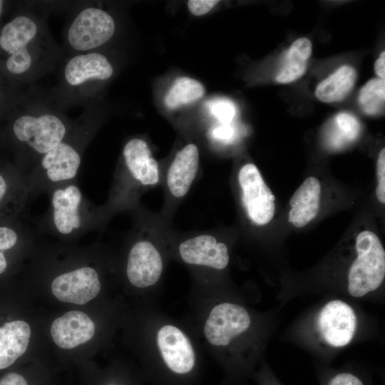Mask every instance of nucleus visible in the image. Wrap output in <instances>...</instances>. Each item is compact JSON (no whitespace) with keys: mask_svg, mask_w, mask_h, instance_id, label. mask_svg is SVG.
Wrapping results in <instances>:
<instances>
[{"mask_svg":"<svg viewBox=\"0 0 385 385\" xmlns=\"http://www.w3.org/2000/svg\"><path fill=\"white\" fill-rule=\"evenodd\" d=\"M113 73L112 63L100 51L71 55L61 67L50 98L61 110L75 105L88 108L98 86Z\"/></svg>","mask_w":385,"mask_h":385,"instance_id":"5","label":"nucleus"},{"mask_svg":"<svg viewBox=\"0 0 385 385\" xmlns=\"http://www.w3.org/2000/svg\"><path fill=\"white\" fill-rule=\"evenodd\" d=\"M96 129L88 107L66 138L43 155L25 175L30 199L77 180L84 152Z\"/></svg>","mask_w":385,"mask_h":385,"instance_id":"3","label":"nucleus"},{"mask_svg":"<svg viewBox=\"0 0 385 385\" xmlns=\"http://www.w3.org/2000/svg\"><path fill=\"white\" fill-rule=\"evenodd\" d=\"M312 51V43L308 38L296 40L285 54L284 63L276 75V81L280 83H287L300 78L307 70Z\"/></svg>","mask_w":385,"mask_h":385,"instance_id":"21","label":"nucleus"},{"mask_svg":"<svg viewBox=\"0 0 385 385\" xmlns=\"http://www.w3.org/2000/svg\"><path fill=\"white\" fill-rule=\"evenodd\" d=\"M377 185L376 195L379 201L385 202V149L381 150L376 165Z\"/></svg>","mask_w":385,"mask_h":385,"instance_id":"27","label":"nucleus"},{"mask_svg":"<svg viewBox=\"0 0 385 385\" xmlns=\"http://www.w3.org/2000/svg\"><path fill=\"white\" fill-rule=\"evenodd\" d=\"M251 318L243 307L233 303H221L211 310L204 326L207 340L214 346H226L245 332Z\"/></svg>","mask_w":385,"mask_h":385,"instance_id":"9","label":"nucleus"},{"mask_svg":"<svg viewBox=\"0 0 385 385\" xmlns=\"http://www.w3.org/2000/svg\"><path fill=\"white\" fill-rule=\"evenodd\" d=\"M95 324L81 311H71L56 319L51 327L54 343L62 349H72L92 339Z\"/></svg>","mask_w":385,"mask_h":385,"instance_id":"17","label":"nucleus"},{"mask_svg":"<svg viewBox=\"0 0 385 385\" xmlns=\"http://www.w3.org/2000/svg\"><path fill=\"white\" fill-rule=\"evenodd\" d=\"M157 343L170 372L184 376L193 371L195 355L190 340L180 329L173 325L162 327L157 334Z\"/></svg>","mask_w":385,"mask_h":385,"instance_id":"11","label":"nucleus"},{"mask_svg":"<svg viewBox=\"0 0 385 385\" xmlns=\"http://www.w3.org/2000/svg\"><path fill=\"white\" fill-rule=\"evenodd\" d=\"M47 211L36 221L38 233L73 240L101 225L104 213L91 205L77 180L60 185L49 193Z\"/></svg>","mask_w":385,"mask_h":385,"instance_id":"4","label":"nucleus"},{"mask_svg":"<svg viewBox=\"0 0 385 385\" xmlns=\"http://www.w3.org/2000/svg\"><path fill=\"white\" fill-rule=\"evenodd\" d=\"M238 181L242 202L248 217L258 225L269 223L274 214L275 197L257 167L253 163L244 165L239 171Z\"/></svg>","mask_w":385,"mask_h":385,"instance_id":"8","label":"nucleus"},{"mask_svg":"<svg viewBox=\"0 0 385 385\" xmlns=\"http://www.w3.org/2000/svg\"><path fill=\"white\" fill-rule=\"evenodd\" d=\"M212 135L219 140L227 142L232 139L235 129L230 123H222L212 130Z\"/></svg>","mask_w":385,"mask_h":385,"instance_id":"30","label":"nucleus"},{"mask_svg":"<svg viewBox=\"0 0 385 385\" xmlns=\"http://www.w3.org/2000/svg\"><path fill=\"white\" fill-rule=\"evenodd\" d=\"M357 257L348 274V292L361 297L376 290L385 276V251L378 236L373 232H361L356 240Z\"/></svg>","mask_w":385,"mask_h":385,"instance_id":"7","label":"nucleus"},{"mask_svg":"<svg viewBox=\"0 0 385 385\" xmlns=\"http://www.w3.org/2000/svg\"><path fill=\"white\" fill-rule=\"evenodd\" d=\"M205 93L203 86L197 80L189 77L178 78L165 98L166 106L177 109L184 105L201 98Z\"/></svg>","mask_w":385,"mask_h":385,"instance_id":"24","label":"nucleus"},{"mask_svg":"<svg viewBox=\"0 0 385 385\" xmlns=\"http://www.w3.org/2000/svg\"><path fill=\"white\" fill-rule=\"evenodd\" d=\"M31 328L22 320H15L0 327V369L13 364L24 354L29 343Z\"/></svg>","mask_w":385,"mask_h":385,"instance_id":"20","label":"nucleus"},{"mask_svg":"<svg viewBox=\"0 0 385 385\" xmlns=\"http://www.w3.org/2000/svg\"><path fill=\"white\" fill-rule=\"evenodd\" d=\"M318 327L327 343L335 347L344 346L354 337L356 317L348 304L341 300H332L321 309Z\"/></svg>","mask_w":385,"mask_h":385,"instance_id":"12","label":"nucleus"},{"mask_svg":"<svg viewBox=\"0 0 385 385\" xmlns=\"http://www.w3.org/2000/svg\"><path fill=\"white\" fill-rule=\"evenodd\" d=\"M0 49L7 55V71L31 82L53 69L61 57L44 14L31 5L30 11L17 15L3 26Z\"/></svg>","mask_w":385,"mask_h":385,"instance_id":"1","label":"nucleus"},{"mask_svg":"<svg viewBox=\"0 0 385 385\" xmlns=\"http://www.w3.org/2000/svg\"><path fill=\"white\" fill-rule=\"evenodd\" d=\"M328 385H364V384L354 374L348 372H342L332 376Z\"/></svg>","mask_w":385,"mask_h":385,"instance_id":"29","label":"nucleus"},{"mask_svg":"<svg viewBox=\"0 0 385 385\" xmlns=\"http://www.w3.org/2000/svg\"><path fill=\"white\" fill-rule=\"evenodd\" d=\"M360 132L357 118L351 113L342 112L334 118L326 134L327 145L332 149H340L354 141Z\"/></svg>","mask_w":385,"mask_h":385,"instance_id":"23","label":"nucleus"},{"mask_svg":"<svg viewBox=\"0 0 385 385\" xmlns=\"http://www.w3.org/2000/svg\"><path fill=\"white\" fill-rule=\"evenodd\" d=\"M0 385H29L26 379L16 372H9L0 379Z\"/></svg>","mask_w":385,"mask_h":385,"instance_id":"31","label":"nucleus"},{"mask_svg":"<svg viewBox=\"0 0 385 385\" xmlns=\"http://www.w3.org/2000/svg\"><path fill=\"white\" fill-rule=\"evenodd\" d=\"M218 2L216 0H190L187 5L193 15L200 16L208 13Z\"/></svg>","mask_w":385,"mask_h":385,"instance_id":"28","label":"nucleus"},{"mask_svg":"<svg viewBox=\"0 0 385 385\" xmlns=\"http://www.w3.org/2000/svg\"><path fill=\"white\" fill-rule=\"evenodd\" d=\"M384 79L374 78L368 81L361 89L359 103L364 113L375 115L384 106Z\"/></svg>","mask_w":385,"mask_h":385,"instance_id":"25","label":"nucleus"},{"mask_svg":"<svg viewBox=\"0 0 385 385\" xmlns=\"http://www.w3.org/2000/svg\"><path fill=\"white\" fill-rule=\"evenodd\" d=\"M356 78L354 68L347 65L342 66L318 84L315 95L324 103L341 101L351 91Z\"/></svg>","mask_w":385,"mask_h":385,"instance_id":"22","label":"nucleus"},{"mask_svg":"<svg viewBox=\"0 0 385 385\" xmlns=\"http://www.w3.org/2000/svg\"><path fill=\"white\" fill-rule=\"evenodd\" d=\"M178 250L182 260L190 265L222 270L229 262L227 246L210 235L188 239L180 244Z\"/></svg>","mask_w":385,"mask_h":385,"instance_id":"16","label":"nucleus"},{"mask_svg":"<svg viewBox=\"0 0 385 385\" xmlns=\"http://www.w3.org/2000/svg\"><path fill=\"white\" fill-rule=\"evenodd\" d=\"M206 106L221 123H231L237 113L234 102L224 98H213L207 102Z\"/></svg>","mask_w":385,"mask_h":385,"instance_id":"26","label":"nucleus"},{"mask_svg":"<svg viewBox=\"0 0 385 385\" xmlns=\"http://www.w3.org/2000/svg\"><path fill=\"white\" fill-rule=\"evenodd\" d=\"M123 169L133 182L154 185L160 180L158 162L152 156L148 143L139 138L126 142L122 151Z\"/></svg>","mask_w":385,"mask_h":385,"instance_id":"15","label":"nucleus"},{"mask_svg":"<svg viewBox=\"0 0 385 385\" xmlns=\"http://www.w3.org/2000/svg\"><path fill=\"white\" fill-rule=\"evenodd\" d=\"M199 166V150L194 143L186 145L178 152L167 174V185L175 197L185 196L197 175Z\"/></svg>","mask_w":385,"mask_h":385,"instance_id":"18","label":"nucleus"},{"mask_svg":"<svg viewBox=\"0 0 385 385\" xmlns=\"http://www.w3.org/2000/svg\"><path fill=\"white\" fill-rule=\"evenodd\" d=\"M116 30L112 15L90 3L76 9L65 26L63 39L73 54L98 51Z\"/></svg>","mask_w":385,"mask_h":385,"instance_id":"6","label":"nucleus"},{"mask_svg":"<svg viewBox=\"0 0 385 385\" xmlns=\"http://www.w3.org/2000/svg\"><path fill=\"white\" fill-rule=\"evenodd\" d=\"M163 268L162 257L150 241L140 240L130 247L127 260L126 274L128 281L138 288L155 284Z\"/></svg>","mask_w":385,"mask_h":385,"instance_id":"13","label":"nucleus"},{"mask_svg":"<svg viewBox=\"0 0 385 385\" xmlns=\"http://www.w3.org/2000/svg\"><path fill=\"white\" fill-rule=\"evenodd\" d=\"M6 252L0 250V275L4 274L8 269L9 262Z\"/></svg>","mask_w":385,"mask_h":385,"instance_id":"33","label":"nucleus"},{"mask_svg":"<svg viewBox=\"0 0 385 385\" xmlns=\"http://www.w3.org/2000/svg\"><path fill=\"white\" fill-rule=\"evenodd\" d=\"M4 9V1L0 0V16L1 15L3 12Z\"/></svg>","mask_w":385,"mask_h":385,"instance_id":"34","label":"nucleus"},{"mask_svg":"<svg viewBox=\"0 0 385 385\" xmlns=\"http://www.w3.org/2000/svg\"><path fill=\"white\" fill-rule=\"evenodd\" d=\"M321 185L314 177L307 178L291 197L288 220L302 227L314 220L320 207Z\"/></svg>","mask_w":385,"mask_h":385,"instance_id":"19","label":"nucleus"},{"mask_svg":"<svg viewBox=\"0 0 385 385\" xmlns=\"http://www.w3.org/2000/svg\"><path fill=\"white\" fill-rule=\"evenodd\" d=\"M51 292L60 301L84 304L100 292L101 285L97 270L90 266H81L55 277Z\"/></svg>","mask_w":385,"mask_h":385,"instance_id":"10","label":"nucleus"},{"mask_svg":"<svg viewBox=\"0 0 385 385\" xmlns=\"http://www.w3.org/2000/svg\"><path fill=\"white\" fill-rule=\"evenodd\" d=\"M29 200L23 173L15 163H0V222L24 215Z\"/></svg>","mask_w":385,"mask_h":385,"instance_id":"14","label":"nucleus"},{"mask_svg":"<svg viewBox=\"0 0 385 385\" xmlns=\"http://www.w3.org/2000/svg\"><path fill=\"white\" fill-rule=\"evenodd\" d=\"M76 123L50 98L32 96L12 122L10 134L16 165L26 175L41 158L64 140Z\"/></svg>","mask_w":385,"mask_h":385,"instance_id":"2","label":"nucleus"},{"mask_svg":"<svg viewBox=\"0 0 385 385\" xmlns=\"http://www.w3.org/2000/svg\"><path fill=\"white\" fill-rule=\"evenodd\" d=\"M374 69L376 75L381 79H384L385 76V53L382 51L379 58L376 61Z\"/></svg>","mask_w":385,"mask_h":385,"instance_id":"32","label":"nucleus"}]
</instances>
